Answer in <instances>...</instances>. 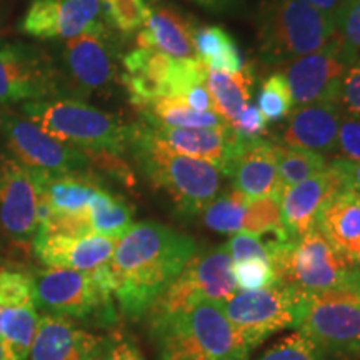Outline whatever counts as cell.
<instances>
[{
	"label": "cell",
	"instance_id": "obj_31",
	"mask_svg": "<svg viewBox=\"0 0 360 360\" xmlns=\"http://www.w3.org/2000/svg\"><path fill=\"white\" fill-rule=\"evenodd\" d=\"M249 205V199L242 192L227 191L202 210V219L210 231L219 233H238L242 232L244 215Z\"/></svg>",
	"mask_w": 360,
	"mask_h": 360
},
{
	"label": "cell",
	"instance_id": "obj_34",
	"mask_svg": "<svg viewBox=\"0 0 360 360\" xmlns=\"http://www.w3.org/2000/svg\"><path fill=\"white\" fill-rule=\"evenodd\" d=\"M101 0H58L57 34L62 39H74L96 24L101 13Z\"/></svg>",
	"mask_w": 360,
	"mask_h": 360
},
{
	"label": "cell",
	"instance_id": "obj_23",
	"mask_svg": "<svg viewBox=\"0 0 360 360\" xmlns=\"http://www.w3.org/2000/svg\"><path fill=\"white\" fill-rule=\"evenodd\" d=\"M124 84L130 101L141 107L157 97L169 96L175 58L157 49H135L124 57Z\"/></svg>",
	"mask_w": 360,
	"mask_h": 360
},
{
	"label": "cell",
	"instance_id": "obj_42",
	"mask_svg": "<svg viewBox=\"0 0 360 360\" xmlns=\"http://www.w3.org/2000/svg\"><path fill=\"white\" fill-rule=\"evenodd\" d=\"M229 254H231L232 262H238V260L245 259H269V247L267 242L260 240V237L252 236L247 232L233 233L231 240L225 244Z\"/></svg>",
	"mask_w": 360,
	"mask_h": 360
},
{
	"label": "cell",
	"instance_id": "obj_18",
	"mask_svg": "<svg viewBox=\"0 0 360 360\" xmlns=\"http://www.w3.org/2000/svg\"><path fill=\"white\" fill-rule=\"evenodd\" d=\"M115 244L117 238L103 237L94 232L77 237L42 232L34 236V249L40 262L47 267L82 272H92L109 264Z\"/></svg>",
	"mask_w": 360,
	"mask_h": 360
},
{
	"label": "cell",
	"instance_id": "obj_15",
	"mask_svg": "<svg viewBox=\"0 0 360 360\" xmlns=\"http://www.w3.org/2000/svg\"><path fill=\"white\" fill-rule=\"evenodd\" d=\"M39 187L30 169L0 159V222L8 236L29 240L37 231Z\"/></svg>",
	"mask_w": 360,
	"mask_h": 360
},
{
	"label": "cell",
	"instance_id": "obj_49",
	"mask_svg": "<svg viewBox=\"0 0 360 360\" xmlns=\"http://www.w3.org/2000/svg\"><path fill=\"white\" fill-rule=\"evenodd\" d=\"M307 2L312 4L314 7H317L319 11L328 13V15H334L337 7H339L340 0H307Z\"/></svg>",
	"mask_w": 360,
	"mask_h": 360
},
{
	"label": "cell",
	"instance_id": "obj_8",
	"mask_svg": "<svg viewBox=\"0 0 360 360\" xmlns=\"http://www.w3.org/2000/svg\"><path fill=\"white\" fill-rule=\"evenodd\" d=\"M307 294L292 287L276 285L260 290L236 292L222 302V310L242 342L255 349L270 335L285 328H299Z\"/></svg>",
	"mask_w": 360,
	"mask_h": 360
},
{
	"label": "cell",
	"instance_id": "obj_16",
	"mask_svg": "<svg viewBox=\"0 0 360 360\" xmlns=\"http://www.w3.org/2000/svg\"><path fill=\"white\" fill-rule=\"evenodd\" d=\"M53 87L52 67L39 51L25 45L0 47V102L40 101Z\"/></svg>",
	"mask_w": 360,
	"mask_h": 360
},
{
	"label": "cell",
	"instance_id": "obj_13",
	"mask_svg": "<svg viewBox=\"0 0 360 360\" xmlns=\"http://www.w3.org/2000/svg\"><path fill=\"white\" fill-rule=\"evenodd\" d=\"M349 188L344 160L335 159L322 172L287 188L282 195V219L290 240L302 237L317 227L322 207L335 193Z\"/></svg>",
	"mask_w": 360,
	"mask_h": 360
},
{
	"label": "cell",
	"instance_id": "obj_38",
	"mask_svg": "<svg viewBox=\"0 0 360 360\" xmlns=\"http://www.w3.org/2000/svg\"><path fill=\"white\" fill-rule=\"evenodd\" d=\"M58 0H34L27 11L20 29L37 39H56Z\"/></svg>",
	"mask_w": 360,
	"mask_h": 360
},
{
	"label": "cell",
	"instance_id": "obj_47",
	"mask_svg": "<svg viewBox=\"0 0 360 360\" xmlns=\"http://www.w3.org/2000/svg\"><path fill=\"white\" fill-rule=\"evenodd\" d=\"M191 2L197 4V6L205 8V11L214 13H229L236 12L242 7L244 0H191Z\"/></svg>",
	"mask_w": 360,
	"mask_h": 360
},
{
	"label": "cell",
	"instance_id": "obj_45",
	"mask_svg": "<svg viewBox=\"0 0 360 360\" xmlns=\"http://www.w3.org/2000/svg\"><path fill=\"white\" fill-rule=\"evenodd\" d=\"M97 360H146V357L134 342L117 337L114 340L103 342Z\"/></svg>",
	"mask_w": 360,
	"mask_h": 360
},
{
	"label": "cell",
	"instance_id": "obj_41",
	"mask_svg": "<svg viewBox=\"0 0 360 360\" xmlns=\"http://www.w3.org/2000/svg\"><path fill=\"white\" fill-rule=\"evenodd\" d=\"M337 148L342 154V159L360 162V115L349 112L342 115Z\"/></svg>",
	"mask_w": 360,
	"mask_h": 360
},
{
	"label": "cell",
	"instance_id": "obj_1",
	"mask_svg": "<svg viewBox=\"0 0 360 360\" xmlns=\"http://www.w3.org/2000/svg\"><path fill=\"white\" fill-rule=\"evenodd\" d=\"M192 237L159 222H139L117 238L107 264L112 295L130 319L143 317L193 255Z\"/></svg>",
	"mask_w": 360,
	"mask_h": 360
},
{
	"label": "cell",
	"instance_id": "obj_27",
	"mask_svg": "<svg viewBox=\"0 0 360 360\" xmlns=\"http://www.w3.org/2000/svg\"><path fill=\"white\" fill-rule=\"evenodd\" d=\"M205 87L212 97L215 112L225 122L232 124L249 105L252 89H254V72L250 65L236 74L209 70Z\"/></svg>",
	"mask_w": 360,
	"mask_h": 360
},
{
	"label": "cell",
	"instance_id": "obj_14",
	"mask_svg": "<svg viewBox=\"0 0 360 360\" xmlns=\"http://www.w3.org/2000/svg\"><path fill=\"white\" fill-rule=\"evenodd\" d=\"M0 339L15 360H25L37 330L34 278L20 272H0Z\"/></svg>",
	"mask_w": 360,
	"mask_h": 360
},
{
	"label": "cell",
	"instance_id": "obj_3",
	"mask_svg": "<svg viewBox=\"0 0 360 360\" xmlns=\"http://www.w3.org/2000/svg\"><path fill=\"white\" fill-rule=\"evenodd\" d=\"M159 360H249L250 350L222 305L200 302L148 322Z\"/></svg>",
	"mask_w": 360,
	"mask_h": 360
},
{
	"label": "cell",
	"instance_id": "obj_39",
	"mask_svg": "<svg viewBox=\"0 0 360 360\" xmlns=\"http://www.w3.org/2000/svg\"><path fill=\"white\" fill-rule=\"evenodd\" d=\"M322 350L302 332L283 337L259 360H322Z\"/></svg>",
	"mask_w": 360,
	"mask_h": 360
},
{
	"label": "cell",
	"instance_id": "obj_48",
	"mask_svg": "<svg viewBox=\"0 0 360 360\" xmlns=\"http://www.w3.org/2000/svg\"><path fill=\"white\" fill-rule=\"evenodd\" d=\"M342 159V157H340ZM344 160V167H345V175H347V184L349 188H352L354 192H357L360 195V162H349L345 159Z\"/></svg>",
	"mask_w": 360,
	"mask_h": 360
},
{
	"label": "cell",
	"instance_id": "obj_22",
	"mask_svg": "<svg viewBox=\"0 0 360 360\" xmlns=\"http://www.w3.org/2000/svg\"><path fill=\"white\" fill-rule=\"evenodd\" d=\"M65 62L70 75L84 90L105 87L114 77L112 49L102 24H92L65 45Z\"/></svg>",
	"mask_w": 360,
	"mask_h": 360
},
{
	"label": "cell",
	"instance_id": "obj_7",
	"mask_svg": "<svg viewBox=\"0 0 360 360\" xmlns=\"http://www.w3.org/2000/svg\"><path fill=\"white\" fill-rule=\"evenodd\" d=\"M267 247L277 283L304 294L334 287L357 267L330 244L319 227L295 240L267 242Z\"/></svg>",
	"mask_w": 360,
	"mask_h": 360
},
{
	"label": "cell",
	"instance_id": "obj_2",
	"mask_svg": "<svg viewBox=\"0 0 360 360\" xmlns=\"http://www.w3.org/2000/svg\"><path fill=\"white\" fill-rule=\"evenodd\" d=\"M130 147L146 177L162 188L180 215L200 214L220 188V170L209 162L172 150L152 134L148 125H135L130 132Z\"/></svg>",
	"mask_w": 360,
	"mask_h": 360
},
{
	"label": "cell",
	"instance_id": "obj_19",
	"mask_svg": "<svg viewBox=\"0 0 360 360\" xmlns=\"http://www.w3.org/2000/svg\"><path fill=\"white\" fill-rule=\"evenodd\" d=\"M227 177L233 188L249 200L274 195L282 199L283 188L278 179L276 143L264 139H242Z\"/></svg>",
	"mask_w": 360,
	"mask_h": 360
},
{
	"label": "cell",
	"instance_id": "obj_12",
	"mask_svg": "<svg viewBox=\"0 0 360 360\" xmlns=\"http://www.w3.org/2000/svg\"><path fill=\"white\" fill-rule=\"evenodd\" d=\"M8 146L24 167L47 174H74L87 167L84 150L65 146L45 134L32 120L11 117L6 122Z\"/></svg>",
	"mask_w": 360,
	"mask_h": 360
},
{
	"label": "cell",
	"instance_id": "obj_11",
	"mask_svg": "<svg viewBox=\"0 0 360 360\" xmlns=\"http://www.w3.org/2000/svg\"><path fill=\"white\" fill-rule=\"evenodd\" d=\"M282 65L297 107L319 102L340 103L342 84L349 65L332 44Z\"/></svg>",
	"mask_w": 360,
	"mask_h": 360
},
{
	"label": "cell",
	"instance_id": "obj_28",
	"mask_svg": "<svg viewBox=\"0 0 360 360\" xmlns=\"http://www.w3.org/2000/svg\"><path fill=\"white\" fill-rule=\"evenodd\" d=\"M142 112L147 125L152 127H180V129H209L224 125L225 120L217 112L193 110L184 97H157L137 107Z\"/></svg>",
	"mask_w": 360,
	"mask_h": 360
},
{
	"label": "cell",
	"instance_id": "obj_30",
	"mask_svg": "<svg viewBox=\"0 0 360 360\" xmlns=\"http://www.w3.org/2000/svg\"><path fill=\"white\" fill-rule=\"evenodd\" d=\"M276 157L278 179H281L283 192L304 182L305 179L322 172L328 165L322 154L299 147H287L282 143H276Z\"/></svg>",
	"mask_w": 360,
	"mask_h": 360
},
{
	"label": "cell",
	"instance_id": "obj_24",
	"mask_svg": "<svg viewBox=\"0 0 360 360\" xmlns=\"http://www.w3.org/2000/svg\"><path fill=\"white\" fill-rule=\"evenodd\" d=\"M321 229L330 244L350 260L360 265V195L352 188L335 193L322 207L317 217Z\"/></svg>",
	"mask_w": 360,
	"mask_h": 360
},
{
	"label": "cell",
	"instance_id": "obj_10",
	"mask_svg": "<svg viewBox=\"0 0 360 360\" xmlns=\"http://www.w3.org/2000/svg\"><path fill=\"white\" fill-rule=\"evenodd\" d=\"M35 304L62 317L84 319L92 314H112V290L107 265L82 270L49 267L34 278Z\"/></svg>",
	"mask_w": 360,
	"mask_h": 360
},
{
	"label": "cell",
	"instance_id": "obj_46",
	"mask_svg": "<svg viewBox=\"0 0 360 360\" xmlns=\"http://www.w3.org/2000/svg\"><path fill=\"white\" fill-rule=\"evenodd\" d=\"M184 101L191 109L200 110V112H215V105L212 97H210L209 90L207 87H195L192 89L191 92L184 96Z\"/></svg>",
	"mask_w": 360,
	"mask_h": 360
},
{
	"label": "cell",
	"instance_id": "obj_44",
	"mask_svg": "<svg viewBox=\"0 0 360 360\" xmlns=\"http://www.w3.org/2000/svg\"><path fill=\"white\" fill-rule=\"evenodd\" d=\"M340 105L349 114L360 115V58L345 72L344 84H342Z\"/></svg>",
	"mask_w": 360,
	"mask_h": 360
},
{
	"label": "cell",
	"instance_id": "obj_32",
	"mask_svg": "<svg viewBox=\"0 0 360 360\" xmlns=\"http://www.w3.org/2000/svg\"><path fill=\"white\" fill-rule=\"evenodd\" d=\"M332 45L350 67L360 58V0H340L334 13Z\"/></svg>",
	"mask_w": 360,
	"mask_h": 360
},
{
	"label": "cell",
	"instance_id": "obj_17",
	"mask_svg": "<svg viewBox=\"0 0 360 360\" xmlns=\"http://www.w3.org/2000/svg\"><path fill=\"white\" fill-rule=\"evenodd\" d=\"M148 129L169 148L182 155L209 162L224 175L229 174L233 157L244 139L229 122L209 129H180L164 127V125L159 127L148 125Z\"/></svg>",
	"mask_w": 360,
	"mask_h": 360
},
{
	"label": "cell",
	"instance_id": "obj_4",
	"mask_svg": "<svg viewBox=\"0 0 360 360\" xmlns=\"http://www.w3.org/2000/svg\"><path fill=\"white\" fill-rule=\"evenodd\" d=\"M257 37L267 64H285L327 47L334 37V15L307 0H265L259 8Z\"/></svg>",
	"mask_w": 360,
	"mask_h": 360
},
{
	"label": "cell",
	"instance_id": "obj_9",
	"mask_svg": "<svg viewBox=\"0 0 360 360\" xmlns=\"http://www.w3.org/2000/svg\"><path fill=\"white\" fill-rule=\"evenodd\" d=\"M236 290L232 259L224 244L205 254L193 255L146 315L148 322H154L200 302L222 304L231 299Z\"/></svg>",
	"mask_w": 360,
	"mask_h": 360
},
{
	"label": "cell",
	"instance_id": "obj_37",
	"mask_svg": "<svg viewBox=\"0 0 360 360\" xmlns=\"http://www.w3.org/2000/svg\"><path fill=\"white\" fill-rule=\"evenodd\" d=\"M232 276L237 289L242 292L260 290L276 285V274L269 259H245L232 262Z\"/></svg>",
	"mask_w": 360,
	"mask_h": 360
},
{
	"label": "cell",
	"instance_id": "obj_35",
	"mask_svg": "<svg viewBox=\"0 0 360 360\" xmlns=\"http://www.w3.org/2000/svg\"><path fill=\"white\" fill-rule=\"evenodd\" d=\"M259 110L262 112L267 122H277L290 114L294 101L292 94L283 74H272L264 80L260 87L259 97Z\"/></svg>",
	"mask_w": 360,
	"mask_h": 360
},
{
	"label": "cell",
	"instance_id": "obj_29",
	"mask_svg": "<svg viewBox=\"0 0 360 360\" xmlns=\"http://www.w3.org/2000/svg\"><path fill=\"white\" fill-rule=\"evenodd\" d=\"M89 220L94 233L120 238L132 227V209L122 197L102 187L89 202Z\"/></svg>",
	"mask_w": 360,
	"mask_h": 360
},
{
	"label": "cell",
	"instance_id": "obj_6",
	"mask_svg": "<svg viewBox=\"0 0 360 360\" xmlns=\"http://www.w3.org/2000/svg\"><path fill=\"white\" fill-rule=\"evenodd\" d=\"M299 330L322 354L352 355L360 349V269L340 283L307 294Z\"/></svg>",
	"mask_w": 360,
	"mask_h": 360
},
{
	"label": "cell",
	"instance_id": "obj_51",
	"mask_svg": "<svg viewBox=\"0 0 360 360\" xmlns=\"http://www.w3.org/2000/svg\"><path fill=\"white\" fill-rule=\"evenodd\" d=\"M352 355H354V357H357V359H359V360H360V349H359V350H357V352H354V354H352Z\"/></svg>",
	"mask_w": 360,
	"mask_h": 360
},
{
	"label": "cell",
	"instance_id": "obj_52",
	"mask_svg": "<svg viewBox=\"0 0 360 360\" xmlns=\"http://www.w3.org/2000/svg\"><path fill=\"white\" fill-rule=\"evenodd\" d=\"M0 312H2V307H0Z\"/></svg>",
	"mask_w": 360,
	"mask_h": 360
},
{
	"label": "cell",
	"instance_id": "obj_25",
	"mask_svg": "<svg viewBox=\"0 0 360 360\" xmlns=\"http://www.w3.org/2000/svg\"><path fill=\"white\" fill-rule=\"evenodd\" d=\"M191 17L184 15L172 7H159L150 12L143 30L137 35V45L142 49H157L174 58L197 57L193 47Z\"/></svg>",
	"mask_w": 360,
	"mask_h": 360
},
{
	"label": "cell",
	"instance_id": "obj_20",
	"mask_svg": "<svg viewBox=\"0 0 360 360\" xmlns=\"http://www.w3.org/2000/svg\"><path fill=\"white\" fill-rule=\"evenodd\" d=\"M103 342L62 315L45 314L39 319L29 355L30 360H97Z\"/></svg>",
	"mask_w": 360,
	"mask_h": 360
},
{
	"label": "cell",
	"instance_id": "obj_40",
	"mask_svg": "<svg viewBox=\"0 0 360 360\" xmlns=\"http://www.w3.org/2000/svg\"><path fill=\"white\" fill-rule=\"evenodd\" d=\"M236 44L232 35L219 25L197 27L193 32V47H195L197 57H200L205 64L219 57L220 53L227 51L231 45Z\"/></svg>",
	"mask_w": 360,
	"mask_h": 360
},
{
	"label": "cell",
	"instance_id": "obj_43",
	"mask_svg": "<svg viewBox=\"0 0 360 360\" xmlns=\"http://www.w3.org/2000/svg\"><path fill=\"white\" fill-rule=\"evenodd\" d=\"M231 125L238 135L245 139H257L260 135L267 134V120L259 110V107L250 105V103Z\"/></svg>",
	"mask_w": 360,
	"mask_h": 360
},
{
	"label": "cell",
	"instance_id": "obj_21",
	"mask_svg": "<svg viewBox=\"0 0 360 360\" xmlns=\"http://www.w3.org/2000/svg\"><path fill=\"white\" fill-rule=\"evenodd\" d=\"M342 115L340 103H309L292 112L278 134V143L328 154L337 148Z\"/></svg>",
	"mask_w": 360,
	"mask_h": 360
},
{
	"label": "cell",
	"instance_id": "obj_36",
	"mask_svg": "<svg viewBox=\"0 0 360 360\" xmlns=\"http://www.w3.org/2000/svg\"><path fill=\"white\" fill-rule=\"evenodd\" d=\"M107 19L122 32H134L146 24L152 7L148 0H102Z\"/></svg>",
	"mask_w": 360,
	"mask_h": 360
},
{
	"label": "cell",
	"instance_id": "obj_5",
	"mask_svg": "<svg viewBox=\"0 0 360 360\" xmlns=\"http://www.w3.org/2000/svg\"><path fill=\"white\" fill-rule=\"evenodd\" d=\"M32 122L58 142L80 147L84 152L120 154L130 146V132L114 115L72 98L32 101L25 107Z\"/></svg>",
	"mask_w": 360,
	"mask_h": 360
},
{
	"label": "cell",
	"instance_id": "obj_50",
	"mask_svg": "<svg viewBox=\"0 0 360 360\" xmlns=\"http://www.w3.org/2000/svg\"><path fill=\"white\" fill-rule=\"evenodd\" d=\"M0 360H15L11 350L6 345V342L0 339Z\"/></svg>",
	"mask_w": 360,
	"mask_h": 360
},
{
	"label": "cell",
	"instance_id": "obj_33",
	"mask_svg": "<svg viewBox=\"0 0 360 360\" xmlns=\"http://www.w3.org/2000/svg\"><path fill=\"white\" fill-rule=\"evenodd\" d=\"M281 202L282 199L274 195L249 200L244 224H242V232L257 237L264 236V233H274L276 240H290L285 225H283Z\"/></svg>",
	"mask_w": 360,
	"mask_h": 360
},
{
	"label": "cell",
	"instance_id": "obj_26",
	"mask_svg": "<svg viewBox=\"0 0 360 360\" xmlns=\"http://www.w3.org/2000/svg\"><path fill=\"white\" fill-rule=\"evenodd\" d=\"M39 187V195L47 202L51 212L82 214L89 210V202L98 188H102L92 175L47 174L30 170Z\"/></svg>",
	"mask_w": 360,
	"mask_h": 360
}]
</instances>
